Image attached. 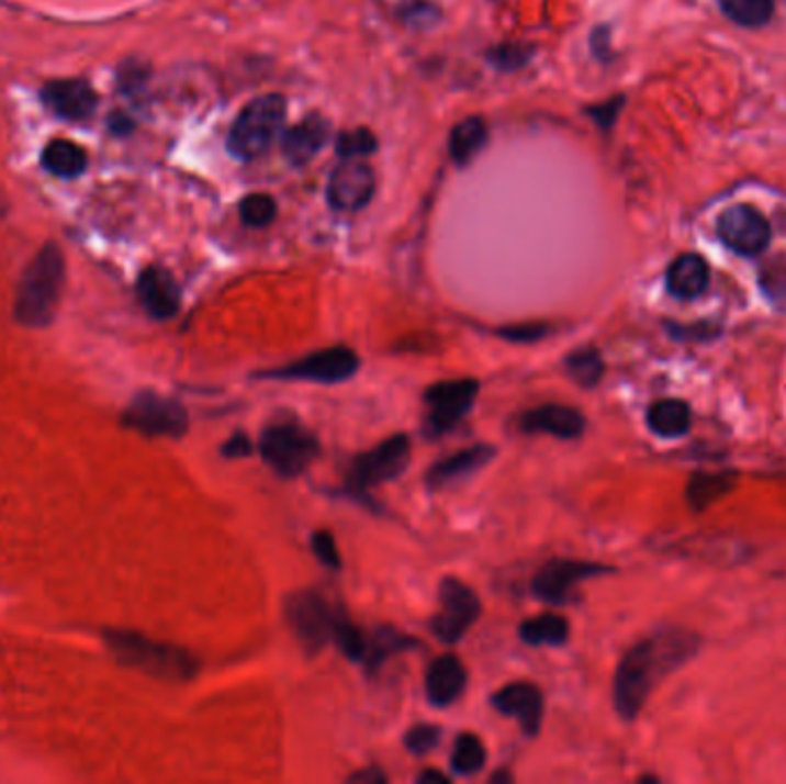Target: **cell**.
I'll return each mask as SVG.
<instances>
[{"mask_svg": "<svg viewBox=\"0 0 786 784\" xmlns=\"http://www.w3.org/2000/svg\"><path fill=\"white\" fill-rule=\"evenodd\" d=\"M288 104L281 94H262L244 107L228 134V150L242 161L260 159L283 132Z\"/></svg>", "mask_w": 786, "mask_h": 784, "instance_id": "obj_4", "label": "cell"}, {"mask_svg": "<svg viewBox=\"0 0 786 784\" xmlns=\"http://www.w3.org/2000/svg\"><path fill=\"white\" fill-rule=\"evenodd\" d=\"M375 150H378V138H375V134L371 130H366V127L348 130V132H343L336 138V155L343 161L361 159V157L373 155Z\"/></svg>", "mask_w": 786, "mask_h": 784, "instance_id": "obj_33", "label": "cell"}, {"mask_svg": "<svg viewBox=\"0 0 786 784\" xmlns=\"http://www.w3.org/2000/svg\"><path fill=\"white\" fill-rule=\"evenodd\" d=\"M647 424L660 437H678L690 430L693 414L690 407H687L683 401L667 399V401H658L649 407Z\"/></svg>", "mask_w": 786, "mask_h": 784, "instance_id": "obj_25", "label": "cell"}, {"mask_svg": "<svg viewBox=\"0 0 786 784\" xmlns=\"http://www.w3.org/2000/svg\"><path fill=\"white\" fill-rule=\"evenodd\" d=\"M419 782H439V784H447L449 777L445 773H437V771H426L419 775Z\"/></svg>", "mask_w": 786, "mask_h": 784, "instance_id": "obj_42", "label": "cell"}, {"mask_svg": "<svg viewBox=\"0 0 786 784\" xmlns=\"http://www.w3.org/2000/svg\"><path fill=\"white\" fill-rule=\"evenodd\" d=\"M467 685V672L456 656L435 658L426 674V695L435 706L453 704Z\"/></svg>", "mask_w": 786, "mask_h": 784, "instance_id": "obj_21", "label": "cell"}, {"mask_svg": "<svg viewBox=\"0 0 786 784\" xmlns=\"http://www.w3.org/2000/svg\"><path fill=\"white\" fill-rule=\"evenodd\" d=\"M357 369H359V357L355 355V350L346 346H334L327 350L311 352L297 361L283 366V369L267 371L265 376L277 380H306V382L334 384L352 378Z\"/></svg>", "mask_w": 786, "mask_h": 784, "instance_id": "obj_11", "label": "cell"}, {"mask_svg": "<svg viewBox=\"0 0 786 784\" xmlns=\"http://www.w3.org/2000/svg\"><path fill=\"white\" fill-rule=\"evenodd\" d=\"M42 166L56 178L71 180V178H79L86 170L88 155L83 153L81 145L65 141V138H58V141L48 143L44 148Z\"/></svg>", "mask_w": 786, "mask_h": 784, "instance_id": "obj_23", "label": "cell"}, {"mask_svg": "<svg viewBox=\"0 0 786 784\" xmlns=\"http://www.w3.org/2000/svg\"><path fill=\"white\" fill-rule=\"evenodd\" d=\"M485 759L487 754L481 739L474 737V733H460L453 746L451 769L460 775H472L485 766Z\"/></svg>", "mask_w": 786, "mask_h": 784, "instance_id": "obj_31", "label": "cell"}, {"mask_svg": "<svg viewBox=\"0 0 786 784\" xmlns=\"http://www.w3.org/2000/svg\"><path fill=\"white\" fill-rule=\"evenodd\" d=\"M65 290V256L48 242L23 269L16 285L14 321L21 327L44 329L54 323Z\"/></svg>", "mask_w": 786, "mask_h": 784, "instance_id": "obj_2", "label": "cell"}, {"mask_svg": "<svg viewBox=\"0 0 786 784\" xmlns=\"http://www.w3.org/2000/svg\"><path fill=\"white\" fill-rule=\"evenodd\" d=\"M487 60L502 71H515L531 60V46L518 42H504L487 54Z\"/></svg>", "mask_w": 786, "mask_h": 784, "instance_id": "obj_35", "label": "cell"}, {"mask_svg": "<svg viewBox=\"0 0 786 784\" xmlns=\"http://www.w3.org/2000/svg\"><path fill=\"white\" fill-rule=\"evenodd\" d=\"M40 94L48 111L71 122L88 120L94 113L97 104H100V97H97L92 86L83 79L48 81Z\"/></svg>", "mask_w": 786, "mask_h": 784, "instance_id": "obj_15", "label": "cell"}, {"mask_svg": "<svg viewBox=\"0 0 786 784\" xmlns=\"http://www.w3.org/2000/svg\"><path fill=\"white\" fill-rule=\"evenodd\" d=\"M493 706L499 714L518 720L529 737L538 733L540 723H543V693L527 681L504 685L502 691L495 693Z\"/></svg>", "mask_w": 786, "mask_h": 784, "instance_id": "obj_17", "label": "cell"}, {"mask_svg": "<svg viewBox=\"0 0 786 784\" xmlns=\"http://www.w3.org/2000/svg\"><path fill=\"white\" fill-rule=\"evenodd\" d=\"M334 642L340 647V651L346 653L350 660H363L366 658V649H368V637L361 628H357L346 615H338L336 621V630H334Z\"/></svg>", "mask_w": 786, "mask_h": 784, "instance_id": "obj_34", "label": "cell"}, {"mask_svg": "<svg viewBox=\"0 0 786 784\" xmlns=\"http://www.w3.org/2000/svg\"><path fill=\"white\" fill-rule=\"evenodd\" d=\"M332 134V125L329 120L323 115H308L297 125L290 127L283 136V155L292 166H306L311 164L317 155L323 153V148L329 141Z\"/></svg>", "mask_w": 786, "mask_h": 784, "instance_id": "obj_18", "label": "cell"}, {"mask_svg": "<svg viewBox=\"0 0 786 784\" xmlns=\"http://www.w3.org/2000/svg\"><path fill=\"white\" fill-rule=\"evenodd\" d=\"M506 340L513 343H536L550 334V325L546 323H527V325H513L499 332Z\"/></svg>", "mask_w": 786, "mask_h": 784, "instance_id": "obj_38", "label": "cell"}, {"mask_svg": "<svg viewBox=\"0 0 786 784\" xmlns=\"http://www.w3.org/2000/svg\"><path fill=\"white\" fill-rule=\"evenodd\" d=\"M340 609L327 605V601L315 592H300L288 598L285 619L308 653L321 651L334 640V630Z\"/></svg>", "mask_w": 786, "mask_h": 784, "instance_id": "obj_7", "label": "cell"}, {"mask_svg": "<svg viewBox=\"0 0 786 784\" xmlns=\"http://www.w3.org/2000/svg\"><path fill=\"white\" fill-rule=\"evenodd\" d=\"M260 453L277 474L294 479L306 472L321 453V443L297 424H274L262 430Z\"/></svg>", "mask_w": 786, "mask_h": 784, "instance_id": "obj_5", "label": "cell"}, {"mask_svg": "<svg viewBox=\"0 0 786 784\" xmlns=\"http://www.w3.org/2000/svg\"><path fill=\"white\" fill-rule=\"evenodd\" d=\"M409 449L407 435H393L375 449L361 453L352 460L348 470V490L359 495L368 493L373 485L401 477L409 462Z\"/></svg>", "mask_w": 786, "mask_h": 784, "instance_id": "obj_8", "label": "cell"}, {"mask_svg": "<svg viewBox=\"0 0 786 784\" xmlns=\"http://www.w3.org/2000/svg\"><path fill=\"white\" fill-rule=\"evenodd\" d=\"M718 237L739 256H759L771 244L768 219L752 205H733L718 219Z\"/></svg>", "mask_w": 786, "mask_h": 784, "instance_id": "obj_12", "label": "cell"}, {"mask_svg": "<svg viewBox=\"0 0 786 784\" xmlns=\"http://www.w3.org/2000/svg\"><path fill=\"white\" fill-rule=\"evenodd\" d=\"M699 649L693 632L681 628L660 630L635 645L619 663L614 676V706L626 720L637 718L660 679L672 674Z\"/></svg>", "mask_w": 786, "mask_h": 784, "instance_id": "obj_1", "label": "cell"}, {"mask_svg": "<svg viewBox=\"0 0 786 784\" xmlns=\"http://www.w3.org/2000/svg\"><path fill=\"white\" fill-rule=\"evenodd\" d=\"M311 548H313V555L321 559L325 567L329 569H340V552H338V546H336V538L332 531L327 529H321L315 531L311 536Z\"/></svg>", "mask_w": 786, "mask_h": 784, "instance_id": "obj_37", "label": "cell"}, {"mask_svg": "<svg viewBox=\"0 0 786 784\" xmlns=\"http://www.w3.org/2000/svg\"><path fill=\"white\" fill-rule=\"evenodd\" d=\"M481 615V601L472 586L456 578L441 580L439 586V612L433 619V632L439 642L456 645L470 630Z\"/></svg>", "mask_w": 786, "mask_h": 784, "instance_id": "obj_9", "label": "cell"}, {"mask_svg": "<svg viewBox=\"0 0 786 784\" xmlns=\"http://www.w3.org/2000/svg\"><path fill=\"white\" fill-rule=\"evenodd\" d=\"M136 292L141 306L147 311V315L155 317V321H170L182 304V292L178 281L168 269L153 265L141 272Z\"/></svg>", "mask_w": 786, "mask_h": 784, "instance_id": "obj_16", "label": "cell"}, {"mask_svg": "<svg viewBox=\"0 0 786 784\" xmlns=\"http://www.w3.org/2000/svg\"><path fill=\"white\" fill-rule=\"evenodd\" d=\"M584 426L586 422L580 410L557 403L534 407L520 416V428L525 433H550L561 439L580 437Z\"/></svg>", "mask_w": 786, "mask_h": 784, "instance_id": "obj_19", "label": "cell"}, {"mask_svg": "<svg viewBox=\"0 0 786 784\" xmlns=\"http://www.w3.org/2000/svg\"><path fill=\"white\" fill-rule=\"evenodd\" d=\"M731 488H733L731 474H697L690 481V488H687V500H690L693 508L701 511L708 504L720 500L722 495H727Z\"/></svg>", "mask_w": 786, "mask_h": 784, "instance_id": "obj_30", "label": "cell"}, {"mask_svg": "<svg viewBox=\"0 0 786 784\" xmlns=\"http://www.w3.org/2000/svg\"><path fill=\"white\" fill-rule=\"evenodd\" d=\"M566 369L580 387H596L605 373V361L596 348H580L566 357Z\"/></svg>", "mask_w": 786, "mask_h": 784, "instance_id": "obj_29", "label": "cell"}, {"mask_svg": "<svg viewBox=\"0 0 786 784\" xmlns=\"http://www.w3.org/2000/svg\"><path fill=\"white\" fill-rule=\"evenodd\" d=\"M104 642L122 665L166 681H189L199 672L195 658L168 642H157L136 630L106 628Z\"/></svg>", "mask_w": 786, "mask_h": 784, "instance_id": "obj_3", "label": "cell"}, {"mask_svg": "<svg viewBox=\"0 0 786 784\" xmlns=\"http://www.w3.org/2000/svg\"><path fill=\"white\" fill-rule=\"evenodd\" d=\"M667 290L678 300H697L701 298L708 281H710V269L706 260L697 254H683L678 256L670 269H667Z\"/></svg>", "mask_w": 786, "mask_h": 784, "instance_id": "obj_22", "label": "cell"}, {"mask_svg": "<svg viewBox=\"0 0 786 784\" xmlns=\"http://www.w3.org/2000/svg\"><path fill=\"white\" fill-rule=\"evenodd\" d=\"M493 458H495V449L487 447V445H476V447H470V449L456 451L453 456L441 458L439 462L433 464V468L426 474V483L433 490H439V488H445L449 483H456V481H460L464 477L474 474L476 470L485 468V464Z\"/></svg>", "mask_w": 786, "mask_h": 784, "instance_id": "obj_20", "label": "cell"}, {"mask_svg": "<svg viewBox=\"0 0 786 784\" xmlns=\"http://www.w3.org/2000/svg\"><path fill=\"white\" fill-rule=\"evenodd\" d=\"M569 621L559 615H540L520 626V640L531 647H559L569 640Z\"/></svg>", "mask_w": 786, "mask_h": 784, "instance_id": "obj_26", "label": "cell"}, {"mask_svg": "<svg viewBox=\"0 0 786 784\" xmlns=\"http://www.w3.org/2000/svg\"><path fill=\"white\" fill-rule=\"evenodd\" d=\"M375 195V176L368 164L359 159L343 161L329 178L327 201L338 212L363 210Z\"/></svg>", "mask_w": 786, "mask_h": 784, "instance_id": "obj_14", "label": "cell"}, {"mask_svg": "<svg viewBox=\"0 0 786 784\" xmlns=\"http://www.w3.org/2000/svg\"><path fill=\"white\" fill-rule=\"evenodd\" d=\"M414 647V640H409L407 635H401L391 628H382L378 630L373 637H368V649H366V658L363 663L368 665V670H378L384 660L393 653H398L403 649Z\"/></svg>", "mask_w": 786, "mask_h": 784, "instance_id": "obj_28", "label": "cell"}, {"mask_svg": "<svg viewBox=\"0 0 786 784\" xmlns=\"http://www.w3.org/2000/svg\"><path fill=\"white\" fill-rule=\"evenodd\" d=\"M609 573V569L598 567V563L588 561H573V559H552L543 569L534 575L531 592L536 598L546 603H569L575 586L594 575Z\"/></svg>", "mask_w": 786, "mask_h": 784, "instance_id": "obj_13", "label": "cell"}, {"mask_svg": "<svg viewBox=\"0 0 786 784\" xmlns=\"http://www.w3.org/2000/svg\"><path fill=\"white\" fill-rule=\"evenodd\" d=\"M621 107H624V100H621V97H617V100H607L605 104L592 107V109H588V115H592L603 130H609L611 122L617 120Z\"/></svg>", "mask_w": 786, "mask_h": 784, "instance_id": "obj_39", "label": "cell"}, {"mask_svg": "<svg viewBox=\"0 0 786 784\" xmlns=\"http://www.w3.org/2000/svg\"><path fill=\"white\" fill-rule=\"evenodd\" d=\"M239 219L249 228H265L277 219V201L269 193H249L239 203Z\"/></svg>", "mask_w": 786, "mask_h": 784, "instance_id": "obj_32", "label": "cell"}, {"mask_svg": "<svg viewBox=\"0 0 786 784\" xmlns=\"http://www.w3.org/2000/svg\"><path fill=\"white\" fill-rule=\"evenodd\" d=\"M384 773L378 766H368L366 771H359L350 777V782H361V784H375V782H384Z\"/></svg>", "mask_w": 786, "mask_h": 784, "instance_id": "obj_41", "label": "cell"}, {"mask_svg": "<svg viewBox=\"0 0 786 784\" xmlns=\"http://www.w3.org/2000/svg\"><path fill=\"white\" fill-rule=\"evenodd\" d=\"M441 731L435 725H416L405 733V748L412 754H426L437 748Z\"/></svg>", "mask_w": 786, "mask_h": 784, "instance_id": "obj_36", "label": "cell"}, {"mask_svg": "<svg viewBox=\"0 0 786 784\" xmlns=\"http://www.w3.org/2000/svg\"><path fill=\"white\" fill-rule=\"evenodd\" d=\"M122 424L147 437H182L189 430V412L176 399L141 391L122 412Z\"/></svg>", "mask_w": 786, "mask_h": 784, "instance_id": "obj_6", "label": "cell"}, {"mask_svg": "<svg viewBox=\"0 0 786 784\" xmlns=\"http://www.w3.org/2000/svg\"><path fill=\"white\" fill-rule=\"evenodd\" d=\"M722 14L743 29H761L773 19L775 0H720Z\"/></svg>", "mask_w": 786, "mask_h": 784, "instance_id": "obj_27", "label": "cell"}, {"mask_svg": "<svg viewBox=\"0 0 786 784\" xmlns=\"http://www.w3.org/2000/svg\"><path fill=\"white\" fill-rule=\"evenodd\" d=\"M485 141H487V127H485L483 117L470 115V117L460 120L453 127L451 138H449V155L458 166L470 164L481 153Z\"/></svg>", "mask_w": 786, "mask_h": 784, "instance_id": "obj_24", "label": "cell"}, {"mask_svg": "<svg viewBox=\"0 0 786 784\" xmlns=\"http://www.w3.org/2000/svg\"><path fill=\"white\" fill-rule=\"evenodd\" d=\"M221 451H224L226 458H242V456H249L251 453V443L249 437L244 433H235L228 443L221 447Z\"/></svg>", "mask_w": 786, "mask_h": 784, "instance_id": "obj_40", "label": "cell"}, {"mask_svg": "<svg viewBox=\"0 0 786 784\" xmlns=\"http://www.w3.org/2000/svg\"><path fill=\"white\" fill-rule=\"evenodd\" d=\"M479 396V382L472 378L437 382L426 391V430L441 435L456 428L472 410Z\"/></svg>", "mask_w": 786, "mask_h": 784, "instance_id": "obj_10", "label": "cell"}]
</instances>
